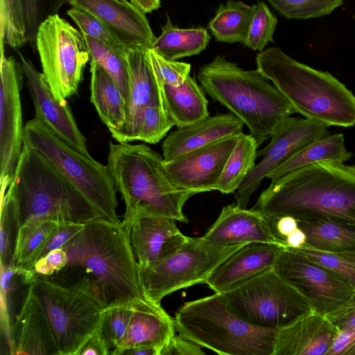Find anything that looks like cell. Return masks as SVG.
<instances>
[{
	"instance_id": "24",
	"label": "cell",
	"mask_w": 355,
	"mask_h": 355,
	"mask_svg": "<svg viewBox=\"0 0 355 355\" xmlns=\"http://www.w3.org/2000/svg\"><path fill=\"white\" fill-rule=\"evenodd\" d=\"M285 248L275 243H247L226 258L205 284L214 293H221L244 279L273 267Z\"/></svg>"
},
{
	"instance_id": "11",
	"label": "cell",
	"mask_w": 355,
	"mask_h": 355,
	"mask_svg": "<svg viewBox=\"0 0 355 355\" xmlns=\"http://www.w3.org/2000/svg\"><path fill=\"white\" fill-rule=\"evenodd\" d=\"M230 310L248 323L276 330L313 311L306 299L273 267L221 292Z\"/></svg>"
},
{
	"instance_id": "2",
	"label": "cell",
	"mask_w": 355,
	"mask_h": 355,
	"mask_svg": "<svg viewBox=\"0 0 355 355\" xmlns=\"http://www.w3.org/2000/svg\"><path fill=\"white\" fill-rule=\"evenodd\" d=\"M252 209L299 221L355 225V165L323 161L271 181Z\"/></svg>"
},
{
	"instance_id": "47",
	"label": "cell",
	"mask_w": 355,
	"mask_h": 355,
	"mask_svg": "<svg viewBox=\"0 0 355 355\" xmlns=\"http://www.w3.org/2000/svg\"><path fill=\"white\" fill-rule=\"evenodd\" d=\"M325 317L340 332L355 331V293L345 304Z\"/></svg>"
},
{
	"instance_id": "49",
	"label": "cell",
	"mask_w": 355,
	"mask_h": 355,
	"mask_svg": "<svg viewBox=\"0 0 355 355\" xmlns=\"http://www.w3.org/2000/svg\"><path fill=\"white\" fill-rule=\"evenodd\" d=\"M198 344L175 334L163 347L161 355H204Z\"/></svg>"
},
{
	"instance_id": "12",
	"label": "cell",
	"mask_w": 355,
	"mask_h": 355,
	"mask_svg": "<svg viewBox=\"0 0 355 355\" xmlns=\"http://www.w3.org/2000/svg\"><path fill=\"white\" fill-rule=\"evenodd\" d=\"M42 73L58 100L74 95L90 60L83 35L58 14L47 16L35 35Z\"/></svg>"
},
{
	"instance_id": "33",
	"label": "cell",
	"mask_w": 355,
	"mask_h": 355,
	"mask_svg": "<svg viewBox=\"0 0 355 355\" xmlns=\"http://www.w3.org/2000/svg\"><path fill=\"white\" fill-rule=\"evenodd\" d=\"M254 5L240 1L228 0L220 4L209 21L208 28L220 42H243L247 37Z\"/></svg>"
},
{
	"instance_id": "21",
	"label": "cell",
	"mask_w": 355,
	"mask_h": 355,
	"mask_svg": "<svg viewBox=\"0 0 355 355\" xmlns=\"http://www.w3.org/2000/svg\"><path fill=\"white\" fill-rule=\"evenodd\" d=\"M175 220L145 216L134 220L128 227L137 266H146L178 249L186 241Z\"/></svg>"
},
{
	"instance_id": "16",
	"label": "cell",
	"mask_w": 355,
	"mask_h": 355,
	"mask_svg": "<svg viewBox=\"0 0 355 355\" xmlns=\"http://www.w3.org/2000/svg\"><path fill=\"white\" fill-rule=\"evenodd\" d=\"M240 135L223 139L164 162L166 173L177 188L196 193L217 191L226 162Z\"/></svg>"
},
{
	"instance_id": "7",
	"label": "cell",
	"mask_w": 355,
	"mask_h": 355,
	"mask_svg": "<svg viewBox=\"0 0 355 355\" xmlns=\"http://www.w3.org/2000/svg\"><path fill=\"white\" fill-rule=\"evenodd\" d=\"M174 320L180 336L218 354L272 355L275 330L235 315L221 293L185 302Z\"/></svg>"
},
{
	"instance_id": "5",
	"label": "cell",
	"mask_w": 355,
	"mask_h": 355,
	"mask_svg": "<svg viewBox=\"0 0 355 355\" xmlns=\"http://www.w3.org/2000/svg\"><path fill=\"white\" fill-rule=\"evenodd\" d=\"M197 78L205 92L248 126L259 146L297 113L257 69H243L224 56L217 55L201 66Z\"/></svg>"
},
{
	"instance_id": "26",
	"label": "cell",
	"mask_w": 355,
	"mask_h": 355,
	"mask_svg": "<svg viewBox=\"0 0 355 355\" xmlns=\"http://www.w3.org/2000/svg\"><path fill=\"white\" fill-rule=\"evenodd\" d=\"M132 306L125 336L121 345L114 349L150 345L157 347L162 352L175 334L174 318L161 304L151 302L142 295L132 302Z\"/></svg>"
},
{
	"instance_id": "48",
	"label": "cell",
	"mask_w": 355,
	"mask_h": 355,
	"mask_svg": "<svg viewBox=\"0 0 355 355\" xmlns=\"http://www.w3.org/2000/svg\"><path fill=\"white\" fill-rule=\"evenodd\" d=\"M67 263V254L62 248L51 251L33 266L31 270L46 277L63 268Z\"/></svg>"
},
{
	"instance_id": "17",
	"label": "cell",
	"mask_w": 355,
	"mask_h": 355,
	"mask_svg": "<svg viewBox=\"0 0 355 355\" xmlns=\"http://www.w3.org/2000/svg\"><path fill=\"white\" fill-rule=\"evenodd\" d=\"M148 49L142 46H129L123 55L129 76L126 119L120 130L111 134L120 143L137 141L146 107L164 108L161 89L148 58Z\"/></svg>"
},
{
	"instance_id": "9",
	"label": "cell",
	"mask_w": 355,
	"mask_h": 355,
	"mask_svg": "<svg viewBox=\"0 0 355 355\" xmlns=\"http://www.w3.org/2000/svg\"><path fill=\"white\" fill-rule=\"evenodd\" d=\"M24 143L40 151L65 176L100 218L121 223L117 190L106 166L72 148L35 118L24 125Z\"/></svg>"
},
{
	"instance_id": "52",
	"label": "cell",
	"mask_w": 355,
	"mask_h": 355,
	"mask_svg": "<svg viewBox=\"0 0 355 355\" xmlns=\"http://www.w3.org/2000/svg\"><path fill=\"white\" fill-rule=\"evenodd\" d=\"M107 355L109 349L99 338L96 331L85 343L78 355Z\"/></svg>"
},
{
	"instance_id": "20",
	"label": "cell",
	"mask_w": 355,
	"mask_h": 355,
	"mask_svg": "<svg viewBox=\"0 0 355 355\" xmlns=\"http://www.w3.org/2000/svg\"><path fill=\"white\" fill-rule=\"evenodd\" d=\"M98 18L127 45L150 48L155 37L144 12L126 0H67Z\"/></svg>"
},
{
	"instance_id": "42",
	"label": "cell",
	"mask_w": 355,
	"mask_h": 355,
	"mask_svg": "<svg viewBox=\"0 0 355 355\" xmlns=\"http://www.w3.org/2000/svg\"><path fill=\"white\" fill-rule=\"evenodd\" d=\"M147 52L159 87L163 85L178 87L190 75V64L167 59L151 48H148Z\"/></svg>"
},
{
	"instance_id": "40",
	"label": "cell",
	"mask_w": 355,
	"mask_h": 355,
	"mask_svg": "<svg viewBox=\"0 0 355 355\" xmlns=\"http://www.w3.org/2000/svg\"><path fill=\"white\" fill-rule=\"evenodd\" d=\"M281 15L288 19H308L331 14L343 0H267Z\"/></svg>"
},
{
	"instance_id": "43",
	"label": "cell",
	"mask_w": 355,
	"mask_h": 355,
	"mask_svg": "<svg viewBox=\"0 0 355 355\" xmlns=\"http://www.w3.org/2000/svg\"><path fill=\"white\" fill-rule=\"evenodd\" d=\"M174 124L161 106H148L143 112L137 141L150 144L159 143Z\"/></svg>"
},
{
	"instance_id": "1",
	"label": "cell",
	"mask_w": 355,
	"mask_h": 355,
	"mask_svg": "<svg viewBox=\"0 0 355 355\" xmlns=\"http://www.w3.org/2000/svg\"><path fill=\"white\" fill-rule=\"evenodd\" d=\"M67 263L47 277L63 286L85 280L105 308L141 295L129 230L122 222L96 218L62 248Z\"/></svg>"
},
{
	"instance_id": "6",
	"label": "cell",
	"mask_w": 355,
	"mask_h": 355,
	"mask_svg": "<svg viewBox=\"0 0 355 355\" xmlns=\"http://www.w3.org/2000/svg\"><path fill=\"white\" fill-rule=\"evenodd\" d=\"M256 63L297 113L329 126L355 125V96L329 72L299 62L278 47L259 52Z\"/></svg>"
},
{
	"instance_id": "14",
	"label": "cell",
	"mask_w": 355,
	"mask_h": 355,
	"mask_svg": "<svg viewBox=\"0 0 355 355\" xmlns=\"http://www.w3.org/2000/svg\"><path fill=\"white\" fill-rule=\"evenodd\" d=\"M328 128L327 124L317 120L287 118L271 135L270 141L257 150V157L262 158L236 190V205L246 208L251 196L270 171L309 144L327 135Z\"/></svg>"
},
{
	"instance_id": "37",
	"label": "cell",
	"mask_w": 355,
	"mask_h": 355,
	"mask_svg": "<svg viewBox=\"0 0 355 355\" xmlns=\"http://www.w3.org/2000/svg\"><path fill=\"white\" fill-rule=\"evenodd\" d=\"M1 51L3 43L18 49L28 42L23 0H1Z\"/></svg>"
},
{
	"instance_id": "55",
	"label": "cell",
	"mask_w": 355,
	"mask_h": 355,
	"mask_svg": "<svg viewBox=\"0 0 355 355\" xmlns=\"http://www.w3.org/2000/svg\"><path fill=\"white\" fill-rule=\"evenodd\" d=\"M354 22H355V13H354Z\"/></svg>"
},
{
	"instance_id": "39",
	"label": "cell",
	"mask_w": 355,
	"mask_h": 355,
	"mask_svg": "<svg viewBox=\"0 0 355 355\" xmlns=\"http://www.w3.org/2000/svg\"><path fill=\"white\" fill-rule=\"evenodd\" d=\"M67 14L76 23L83 35L103 43L124 55L129 46L98 18L76 7L67 10Z\"/></svg>"
},
{
	"instance_id": "46",
	"label": "cell",
	"mask_w": 355,
	"mask_h": 355,
	"mask_svg": "<svg viewBox=\"0 0 355 355\" xmlns=\"http://www.w3.org/2000/svg\"><path fill=\"white\" fill-rule=\"evenodd\" d=\"M84 225L85 224L60 223L53 232L40 253L35 259L33 266L38 260L45 257L51 251L62 248L69 241L83 230Z\"/></svg>"
},
{
	"instance_id": "10",
	"label": "cell",
	"mask_w": 355,
	"mask_h": 355,
	"mask_svg": "<svg viewBox=\"0 0 355 355\" xmlns=\"http://www.w3.org/2000/svg\"><path fill=\"white\" fill-rule=\"evenodd\" d=\"M245 244L225 245L202 236H187L183 244L169 255L146 266H137L141 295L161 304L164 297L175 291L205 284L226 258Z\"/></svg>"
},
{
	"instance_id": "15",
	"label": "cell",
	"mask_w": 355,
	"mask_h": 355,
	"mask_svg": "<svg viewBox=\"0 0 355 355\" xmlns=\"http://www.w3.org/2000/svg\"><path fill=\"white\" fill-rule=\"evenodd\" d=\"M0 85V183L6 191L21 154L24 126L20 100L21 65L12 56L1 52Z\"/></svg>"
},
{
	"instance_id": "34",
	"label": "cell",
	"mask_w": 355,
	"mask_h": 355,
	"mask_svg": "<svg viewBox=\"0 0 355 355\" xmlns=\"http://www.w3.org/2000/svg\"><path fill=\"white\" fill-rule=\"evenodd\" d=\"M259 145L250 135L241 133L218 182L217 191L234 193L255 166Z\"/></svg>"
},
{
	"instance_id": "50",
	"label": "cell",
	"mask_w": 355,
	"mask_h": 355,
	"mask_svg": "<svg viewBox=\"0 0 355 355\" xmlns=\"http://www.w3.org/2000/svg\"><path fill=\"white\" fill-rule=\"evenodd\" d=\"M42 0H23L28 42L35 38L41 17Z\"/></svg>"
},
{
	"instance_id": "23",
	"label": "cell",
	"mask_w": 355,
	"mask_h": 355,
	"mask_svg": "<svg viewBox=\"0 0 355 355\" xmlns=\"http://www.w3.org/2000/svg\"><path fill=\"white\" fill-rule=\"evenodd\" d=\"M10 354L60 355L48 319L30 286L15 317Z\"/></svg>"
},
{
	"instance_id": "53",
	"label": "cell",
	"mask_w": 355,
	"mask_h": 355,
	"mask_svg": "<svg viewBox=\"0 0 355 355\" xmlns=\"http://www.w3.org/2000/svg\"><path fill=\"white\" fill-rule=\"evenodd\" d=\"M161 350L155 346L141 345L123 349H114L110 354L114 355H160Z\"/></svg>"
},
{
	"instance_id": "8",
	"label": "cell",
	"mask_w": 355,
	"mask_h": 355,
	"mask_svg": "<svg viewBox=\"0 0 355 355\" xmlns=\"http://www.w3.org/2000/svg\"><path fill=\"white\" fill-rule=\"evenodd\" d=\"M30 288L48 319L60 355H78L98 328L105 307L85 280L70 286L32 272Z\"/></svg>"
},
{
	"instance_id": "13",
	"label": "cell",
	"mask_w": 355,
	"mask_h": 355,
	"mask_svg": "<svg viewBox=\"0 0 355 355\" xmlns=\"http://www.w3.org/2000/svg\"><path fill=\"white\" fill-rule=\"evenodd\" d=\"M273 268L313 311L323 316L345 304L355 293V288L336 272L288 248L279 256Z\"/></svg>"
},
{
	"instance_id": "18",
	"label": "cell",
	"mask_w": 355,
	"mask_h": 355,
	"mask_svg": "<svg viewBox=\"0 0 355 355\" xmlns=\"http://www.w3.org/2000/svg\"><path fill=\"white\" fill-rule=\"evenodd\" d=\"M23 73L35 110L34 118L74 149L90 156L86 139L80 132L67 101H60L53 94L42 73L37 71L32 62L18 53Z\"/></svg>"
},
{
	"instance_id": "31",
	"label": "cell",
	"mask_w": 355,
	"mask_h": 355,
	"mask_svg": "<svg viewBox=\"0 0 355 355\" xmlns=\"http://www.w3.org/2000/svg\"><path fill=\"white\" fill-rule=\"evenodd\" d=\"M32 272L15 266L1 267V327L9 353L12 327L29 289Z\"/></svg>"
},
{
	"instance_id": "28",
	"label": "cell",
	"mask_w": 355,
	"mask_h": 355,
	"mask_svg": "<svg viewBox=\"0 0 355 355\" xmlns=\"http://www.w3.org/2000/svg\"><path fill=\"white\" fill-rule=\"evenodd\" d=\"M91 102L111 134L121 129L126 119V103L114 80L100 66L90 62Z\"/></svg>"
},
{
	"instance_id": "22",
	"label": "cell",
	"mask_w": 355,
	"mask_h": 355,
	"mask_svg": "<svg viewBox=\"0 0 355 355\" xmlns=\"http://www.w3.org/2000/svg\"><path fill=\"white\" fill-rule=\"evenodd\" d=\"M244 123L232 113L208 116L196 123L178 128L164 139V161H171L190 151L223 139L240 135Z\"/></svg>"
},
{
	"instance_id": "27",
	"label": "cell",
	"mask_w": 355,
	"mask_h": 355,
	"mask_svg": "<svg viewBox=\"0 0 355 355\" xmlns=\"http://www.w3.org/2000/svg\"><path fill=\"white\" fill-rule=\"evenodd\" d=\"M163 107L174 126L182 128L209 116L205 92L190 75L178 87H160Z\"/></svg>"
},
{
	"instance_id": "3",
	"label": "cell",
	"mask_w": 355,
	"mask_h": 355,
	"mask_svg": "<svg viewBox=\"0 0 355 355\" xmlns=\"http://www.w3.org/2000/svg\"><path fill=\"white\" fill-rule=\"evenodd\" d=\"M163 155L144 144L110 143L107 168L125 202L122 223L157 216L183 223L186 202L196 193L177 188L164 168Z\"/></svg>"
},
{
	"instance_id": "45",
	"label": "cell",
	"mask_w": 355,
	"mask_h": 355,
	"mask_svg": "<svg viewBox=\"0 0 355 355\" xmlns=\"http://www.w3.org/2000/svg\"><path fill=\"white\" fill-rule=\"evenodd\" d=\"M19 225L10 207L1 202L0 257L1 266H13Z\"/></svg>"
},
{
	"instance_id": "35",
	"label": "cell",
	"mask_w": 355,
	"mask_h": 355,
	"mask_svg": "<svg viewBox=\"0 0 355 355\" xmlns=\"http://www.w3.org/2000/svg\"><path fill=\"white\" fill-rule=\"evenodd\" d=\"M59 223L53 220L30 219L20 226L13 266L31 270L35 259Z\"/></svg>"
},
{
	"instance_id": "30",
	"label": "cell",
	"mask_w": 355,
	"mask_h": 355,
	"mask_svg": "<svg viewBox=\"0 0 355 355\" xmlns=\"http://www.w3.org/2000/svg\"><path fill=\"white\" fill-rule=\"evenodd\" d=\"M211 36L206 28H181L174 26L167 16L162 33L150 48L164 58L178 59L198 55L207 46Z\"/></svg>"
},
{
	"instance_id": "51",
	"label": "cell",
	"mask_w": 355,
	"mask_h": 355,
	"mask_svg": "<svg viewBox=\"0 0 355 355\" xmlns=\"http://www.w3.org/2000/svg\"><path fill=\"white\" fill-rule=\"evenodd\" d=\"M327 355H355V331H339Z\"/></svg>"
},
{
	"instance_id": "25",
	"label": "cell",
	"mask_w": 355,
	"mask_h": 355,
	"mask_svg": "<svg viewBox=\"0 0 355 355\" xmlns=\"http://www.w3.org/2000/svg\"><path fill=\"white\" fill-rule=\"evenodd\" d=\"M202 237L225 245L257 242L279 244L261 213L239 207L236 203L223 208Z\"/></svg>"
},
{
	"instance_id": "41",
	"label": "cell",
	"mask_w": 355,
	"mask_h": 355,
	"mask_svg": "<svg viewBox=\"0 0 355 355\" xmlns=\"http://www.w3.org/2000/svg\"><path fill=\"white\" fill-rule=\"evenodd\" d=\"M277 24V18L271 12L266 3L258 1L254 4L248 32L243 44L254 51H263L269 42H273Z\"/></svg>"
},
{
	"instance_id": "4",
	"label": "cell",
	"mask_w": 355,
	"mask_h": 355,
	"mask_svg": "<svg viewBox=\"0 0 355 355\" xmlns=\"http://www.w3.org/2000/svg\"><path fill=\"white\" fill-rule=\"evenodd\" d=\"M1 202L10 207L19 227L31 218L85 224L100 218L73 184L25 143L11 182L1 193Z\"/></svg>"
},
{
	"instance_id": "36",
	"label": "cell",
	"mask_w": 355,
	"mask_h": 355,
	"mask_svg": "<svg viewBox=\"0 0 355 355\" xmlns=\"http://www.w3.org/2000/svg\"><path fill=\"white\" fill-rule=\"evenodd\" d=\"M83 36L89 52L90 61L96 63L114 80L127 103L129 76L124 56L94 38Z\"/></svg>"
},
{
	"instance_id": "32",
	"label": "cell",
	"mask_w": 355,
	"mask_h": 355,
	"mask_svg": "<svg viewBox=\"0 0 355 355\" xmlns=\"http://www.w3.org/2000/svg\"><path fill=\"white\" fill-rule=\"evenodd\" d=\"M299 225L306 236V246L317 250L355 256V225L331 221L304 223Z\"/></svg>"
},
{
	"instance_id": "44",
	"label": "cell",
	"mask_w": 355,
	"mask_h": 355,
	"mask_svg": "<svg viewBox=\"0 0 355 355\" xmlns=\"http://www.w3.org/2000/svg\"><path fill=\"white\" fill-rule=\"evenodd\" d=\"M336 272L355 288V256L317 250L304 247L291 249Z\"/></svg>"
},
{
	"instance_id": "19",
	"label": "cell",
	"mask_w": 355,
	"mask_h": 355,
	"mask_svg": "<svg viewBox=\"0 0 355 355\" xmlns=\"http://www.w3.org/2000/svg\"><path fill=\"white\" fill-rule=\"evenodd\" d=\"M338 332L312 311L275 330L272 355H327Z\"/></svg>"
},
{
	"instance_id": "38",
	"label": "cell",
	"mask_w": 355,
	"mask_h": 355,
	"mask_svg": "<svg viewBox=\"0 0 355 355\" xmlns=\"http://www.w3.org/2000/svg\"><path fill=\"white\" fill-rule=\"evenodd\" d=\"M132 302L103 311L96 333L109 350L118 347L125 336L132 311Z\"/></svg>"
},
{
	"instance_id": "29",
	"label": "cell",
	"mask_w": 355,
	"mask_h": 355,
	"mask_svg": "<svg viewBox=\"0 0 355 355\" xmlns=\"http://www.w3.org/2000/svg\"><path fill=\"white\" fill-rule=\"evenodd\" d=\"M352 157V154L345 148L343 134L327 135L309 144L270 171L266 178L272 181L293 170L323 161L345 163Z\"/></svg>"
},
{
	"instance_id": "54",
	"label": "cell",
	"mask_w": 355,
	"mask_h": 355,
	"mask_svg": "<svg viewBox=\"0 0 355 355\" xmlns=\"http://www.w3.org/2000/svg\"><path fill=\"white\" fill-rule=\"evenodd\" d=\"M144 12L150 13L160 7L159 0H130Z\"/></svg>"
}]
</instances>
